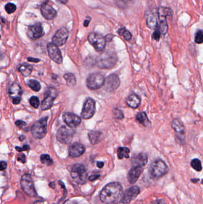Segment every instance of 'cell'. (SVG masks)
Returning <instances> with one entry per match:
<instances>
[{"instance_id": "obj_53", "label": "cell", "mask_w": 203, "mask_h": 204, "mask_svg": "<svg viewBox=\"0 0 203 204\" xmlns=\"http://www.w3.org/2000/svg\"><path fill=\"white\" fill-rule=\"evenodd\" d=\"M57 1H59V2L63 4H65L68 2V0H57Z\"/></svg>"}, {"instance_id": "obj_56", "label": "cell", "mask_w": 203, "mask_h": 204, "mask_svg": "<svg viewBox=\"0 0 203 204\" xmlns=\"http://www.w3.org/2000/svg\"><path fill=\"white\" fill-rule=\"evenodd\" d=\"M201 183H203V180H202V182H201Z\"/></svg>"}, {"instance_id": "obj_51", "label": "cell", "mask_w": 203, "mask_h": 204, "mask_svg": "<svg viewBox=\"0 0 203 204\" xmlns=\"http://www.w3.org/2000/svg\"><path fill=\"white\" fill-rule=\"evenodd\" d=\"M97 165V167H98V168H101L104 166V162H98Z\"/></svg>"}, {"instance_id": "obj_30", "label": "cell", "mask_w": 203, "mask_h": 204, "mask_svg": "<svg viewBox=\"0 0 203 204\" xmlns=\"http://www.w3.org/2000/svg\"><path fill=\"white\" fill-rule=\"evenodd\" d=\"M130 150L129 148L126 147H120L118 149V157L119 159H122L123 158H129Z\"/></svg>"}, {"instance_id": "obj_49", "label": "cell", "mask_w": 203, "mask_h": 204, "mask_svg": "<svg viewBox=\"0 0 203 204\" xmlns=\"http://www.w3.org/2000/svg\"><path fill=\"white\" fill-rule=\"evenodd\" d=\"M113 36L111 35V34H109V35H107L105 37V39L107 41H110L113 39Z\"/></svg>"}, {"instance_id": "obj_27", "label": "cell", "mask_w": 203, "mask_h": 204, "mask_svg": "<svg viewBox=\"0 0 203 204\" xmlns=\"http://www.w3.org/2000/svg\"><path fill=\"white\" fill-rule=\"evenodd\" d=\"M136 118L138 121L142 125H144V127H147L150 124V121L148 118L147 115L145 112H140L138 113Z\"/></svg>"}, {"instance_id": "obj_13", "label": "cell", "mask_w": 203, "mask_h": 204, "mask_svg": "<svg viewBox=\"0 0 203 204\" xmlns=\"http://www.w3.org/2000/svg\"><path fill=\"white\" fill-rule=\"evenodd\" d=\"M120 84V81L117 75L111 74L105 79L104 88L107 92H112L118 89Z\"/></svg>"}, {"instance_id": "obj_34", "label": "cell", "mask_w": 203, "mask_h": 204, "mask_svg": "<svg viewBox=\"0 0 203 204\" xmlns=\"http://www.w3.org/2000/svg\"><path fill=\"white\" fill-rule=\"evenodd\" d=\"M191 165L196 171H201L203 169L201 162L198 159H194L192 160Z\"/></svg>"}, {"instance_id": "obj_40", "label": "cell", "mask_w": 203, "mask_h": 204, "mask_svg": "<svg viewBox=\"0 0 203 204\" xmlns=\"http://www.w3.org/2000/svg\"><path fill=\"white\" fill-rule=\"evenodd\" d=\"M122 36L124 37V39L126 40V41L131 40V38H132V37L131 32L129 31H127L126 29H125V31H124V32L123 33Z\"/></svg>"}, {"instance_id": "obj_24", "label": "cell", "mask_w": 203, "mask_h": 204, "mask_svg": "<svg viewBox=\"0 0 203 204\" xmlns=\"http://www.w3.org/2000/svg\"><path fill=\"white\" fill-rule=\"evenodd\" d=\"M172 127L176 132L178 136H184L185 132V128L183 123L181 120L178 119H175L173 120L172 123Z\"/></svg>"}, {"instance_id": "obj_37", "label": "cell", "mask_w": 203, "mask_h": 204, "mask_svg": "<svg viewBox=\"0 0 203 204\" xmlns=\"http://www.w3.org/2000/svg\"><path fill=\"white\" fill-rule=\"evenodd\" d=\"M29 103L31 105L35 108H38L39 105V100L36 96H32L29 99Z\"/></svg>"}, {"instance_id": "obj_38", "label": "cell", "mask_w": 203, "mask_h": 204, "mask_svg": "<svg viewBox=\"0 0 203 204\" xmlns=\"http://www.w3.org/2000/svg\"><path fill=\"white\" fill-rule=\"evenodd\" d=\"M113 114H114V118L118 119H122L124 117V115H123L122 112L118 109H114L113 110Z\"/></svg>"}, {"instance_id": "obj_25", "label": "cell", "mask_w": 203, "mask_h": 204, "mask_svg": "<svg viewBox=\"0 0 203 204\" xmlns=\"http://www.w3.org/2000/svg\"><path fill=\"white\" fill-rule=\"evenodd\" d=\"M88 138L92 145H97L103 138V134L98 131H90L88 133Z\"/></svg>"}, {"instance_id": "obj_6", "label": "cell", "mask_w": 203, "mask_h": 204, "mask_svg": "<svg viewBox=\"0 0 203 204\" xmlns=\"http://www.w3.org/2000/svg\"><path fill=\"white\" fill-rule=\"evenodd\" d=\"M172 14V10L169 8L161 7L158 10V17L160 22V25L158 27L160 32L163 35H165L168 31L167 17L169 16Z\"/></svg>"}, {"instance_id": "obj_10", "label": "cell", "mask_w": 203, "mask_h": 204, "mask_svg": "<svg viewBox=\"0 0 203 204\" xmlns=\"http://www.w3.org/2000/svg\"><path fill=\"white\" fill-rule=\"evenodd\" d=\"M88 40L89 42L98 52H102L104 49L106 40L102 35L98 33H90Z\"/></svg>"}, {"instance_id": "obj_36", "label": "cell", "mask_w": 203, "mask_h": 204, "mask_svg": "<svg viewBox=\"0 0 203 204\" xmlns=\"http://www.w3.org/2000/svg\"><path fill=\"white\" fill-rule=\"evenodd\" d=\"M195 42L196 44H202L203 42V32L201 30H198L196 32L195 37Z\"/></svg>"}, {"instance_id": "obj_47", "label": "cell", "mask_w": 203, "mask_h": 204, "mask_svg": "<svg viewBox=\"0 0 203 204\" xmlns=\"http://www.w3.org/2000/svg\"><path fill=\"white\" fill-rule=\"evenodd\" d=\"M27 60L29 62H35V63H37L40 61L39 59H35V58H33V57H28Z\"/></svg>"}, {"instance_id": "obj_14", "label": "cell", "mask_w": 203, "mask_h": 204, "mask_svg": "<svg viewBox=\"0 0 203 204\" xmlns=\"http://www.w3.org/2000/svg\"><path fill=\"white\" fill-rule=\"evenodd\" d=\"M69 37V31L65 27L59 29L52 37V42L57 46L60 47L65 44Z\"/></svg>"}, {"instance_id": "obj_21", "label": "cell", "mask_w": 203, "mask_h": 204, "mask_svg": "<svg viewBox=\"0 0 203 204\" xmlns=\"http://www.w3.org/2000/svg\"><path fill=\"white\" fill-rule=\"evenodd\" d=\"M131 162L133 167H143L147 164L148 157L146 153H140L134 155L131 159Z\"/></svg>"}, {"instance_id": "obj_18", "label": "cell", "mask_w": 203, "mask_h": 204, "mask_svg": "<svg viewBox=\"0 0 203 204\" xmlns=\"http://www.w3.org/2000/svg\"><path fill=\"white\" fill-rule=\"evenodd\" d=\"M44 35V29L41 23H36L32 26L29 27L28 28L27 35L32 40H36L40 38Z\"/></svg>"}, {"instance_id": "obj_1", "label": "cell", "mask_w": 203, "mask_h": 204, "mask_svg": "<svg viewBox=\"0 0 203 204\" xmlns=\"http://www.w3.org/2000/svg\"><path fill=\"white\" fill-rule=\"evenodd\" d=\"M123 193L122 185L118 182L107 184L100 193V199L105 204L114 202L121 197Z\"/></svg>"}, {"instance_id": "obj_11", "label": "cell", "mask_w": 203, "mask_h": 204, "mask_svg": "<svg viewBox=\"0 0 203 204\" xmlns=\"http://www.w3.org/2000/svg\"><path fill=\"white\" fill-rule=\"evenodd\" d=\"M95 104V100L91 98H88L85 100L81 113L82 118L88 119L94 116L96 109Z\"/></svg>"}, {"instance_id": "obj_39", "label": "cell", "mask_w": 203, "mask_h": 204, "mask_svg": "<svg viewBox=\"0 0 203 204\" xmlns=\"http://www.w3.org/2000/svg\"><path fill=\"white\" fill-rule=\"evenodd\" d=\"M160 31L159 29V27L158 26L157 28L155 29V31L154 32V33L152 34V38L154 40H156V41H159L160 38Z\"/></svg>"}, {"instance_id": "obj_9", "label": "cell", "mask_w": 203, "mask_h": 204, "mask_svg": "<svg viewBox=\"0 0 203 204\" xmlns=\"http://www.w3.org/2000/svg\"><path fill=\"white\" fill-rule=\"evenodd\" d=\"M20 184L23 191L28 196L31 197H36V192L34 187L32 177L29 174H25L22 177Z\"/></svg>"}, {"instance_id": "obj_29", "label": "cell", "mask_w": 203, "mask_h": 204, "mask_svg": "<svg viewBox=\"0 0 203 204\" xmlns=\"http://www.w3.org/2000/svg\"><path fill=\"white\" fill-rule=\"evenodd\" d=\"M147 25L148 27L152 29H156L158 26L157 24L156 17L154 14H150L147 18Z\"/></svg>"}, {"instance_id": "obj_50", "label": "cell", "mask_w": 203, "mask_h": 204, "mask_svg": "<svg viewBox=\"0 0 203 204\" xmlns=\"http://www.w3.org/2000/svg\"><path fill=\"white\" fill-rule=\"evenodd\" d=\"M125 28H121V29H120L118 31V33L120 35H121V36H122V35H123V32H124V31H125Z\"/></svg>"}, {"instance_id": "obj_55", "label": "cell", "mask_w": 203, "mask_h": 204, "mask_svg": "<svg viewBox=\"0 0 203 204\" xmlns=\"http://www.w3.org/2000/svg\"><path fill=\"white\" fill-rule=\"evenodd\" d=\"M191 181L193 183H196V182H198L199 181V179H192Z\"/></svg>"}, {"instance_id": "obj_7", "label": "cell", "mask_w": 203, "mask_h": 204, "mask_svg": "<svg viewBox=\"0 0 203 204\" xmlns=\"http://www.w3.org/2000/svg\"><path fill=\"white\" fill-rule=\"evenodd\" d=\"M104 77L99 73H94L90 75L86 80V86L92 90L99 89L104 86L105 82Z\"/></svg>"}, {"instance_id": "obj_8", "label": "cell", "mask_w": 203, "mask_h": 204, "mask_svg": "<svg viewBox=\"0 0 203 204\" xmlns=\"http://www.w3.org/2000/svg\"><path fill=\"white\" fill-rule=\"evenodd\" d=\"M58 91L54 87L48 88L45 92V97L41 103V109L46 111L51 107L54 100L58 96Z\"/></svg>"}, {"instance_id": "obj_23", "label": "cell", "mask_w": 203, "mask_h": 204, "mask_svg": "<svg viewBox=\"0 0 203 204\" xmlns=\"http://www.w3.org/2000/svg\"><path fill=\"white\" fill-rule=\"evenodd\" d=\"M8 94L10 97L13 99L21 98L22 95V90L21 87L17 83H13L9 88Z\"/></svg>"}, {"instance_id": "obj_33", "label": "cell", "mask_w": 203, "mask_h": 204, "mask_svg": "<svg viewBox=\"0 0 203 204\" xmlns=\"http://www.w3.org/2000/svg\"><path fill=\"white\" fill-rule=\"evenodd\" d=\"M41 161L42 164L47 166H51L53 164V161L49 155L43 154L41 156Z\"/></svg>"}, {"instance_id": "obj_35", "label": "cell", "mask_w": 203, "mask_h": 204, "mask_svg": "<svg viewBox=\"0 0 203 204\" xmlns=\"http://www.w3.org/2000/svg\"><path fill=\"white\" fill-rule=\"evenodd\" d=\"M5 10L8 14H12L16 10V6L13 3H7L5 6Z\"/></svg>"}, {"instance_id": "obj_43", "label": "cell", "mask_w": 203, "mask_h": 204, "mask_svg": "<svg viewBox=\"0 0 203 204\" xmlns=\"http://www.w3.org/2000/svg\"><path fill=\"white\" fill-rule=\"evenodd\" d=\"M17 161L22 163H25L26 162V157L24 154H20L17 157Z\"/></svg>"}, {"instance_id": "obj_4", "label": "cell", "mask_w": 203, "mask_h": 204, "mask_svg": "<svg viewBox=\"0 0 203 204\" xmlns=\"http://www.w3.org/2000/svg\"><path fill=\"white\" fill-rule=\"evenodd\" d=\"M70 176L73 180L77 183L85 184L87 177V172L84 165L79 164L73 165L70 171Z\"/></svg>"}, {"instance_id": "obj_41", "label": "cell", "mask_w": 203, "mask_h": 204, "mask_svg": "<svg viewBox=\"0 0 203 204\" xmlns=\"http://www.w3.org/2000/svg\"><path fill=\"white\" fill-rule=\"evenodd\" d=\"M29 149H30V146L27 145H24L22 147H16V149L17 150V151L19 152L22 151H26L29 150Z\"/></svg>"}, {"instance_id": "obj_54", "label": "cell", "mask_w": 203, "mask_h": 204, "mask_svg": "<svg viewBox=\"0 0 203 204\" xmlns=\"http://www.w3.org/2000/svg\"><path fill=\"white\" fill-rule=\"evenodd\" d=\"M26 137L24 136H20L19 137V140L20 141H23L24 139H25Z\"/></svg>"}, {"instance_id": "obj_42", "label": "cell", "mask_w": 203, "mask_h": 204, "mask_svg": "<svg viewBox=\"0 0 203 204\" xmlns=\"http://www.w3.org/2000/svg\"><path fill=\"white\" fill-rule=\"evenodd\" d=\"M16 125H17L18 127H20V128H22L25 126H26V123L25 122L23 121H21V120H17L15 122Z\"/></svg>"}, {"instance_id": "obj_16", "label": "cell", "mask_w": 203, "mask_h": 204, "mask_svg": "<svg viewBox=\"0 0 203 204\" xmlns=\"http://www.w3.org/2000/svg\"><path fill=\"white\" fill-rule=\"evenodd\" d=\"M139 193V187L137 186H133L124 192L121 199V202L124 204H129L137 197Z\"/></svg>"}, {"instance_id": "obj_20", "label": "cell", "mask_w": 203, "mask_h": 204, "mask_svg": "<svg viewBox=\"0 0 203 204\" xmlns=\"http://www.w3.org/2000/svg\"><path fill=\"white\" fill-rule=\"evenodd\" d=\"M85 152L84 146L79 143H75L72 144L69 149V153L70 157L77 158L82 155Z\"/></svg>"}, {"instance_id": "obj_3", "label": "cell", "mask_w": 203, "mask_h": 204, "mask_svg": "<svg viewBox=\"0 0 203 204\" xmlns=\"http://www.w3.org/2000/svg\"><path fill=\"white\" fill-rule=\"evenodd\" d=\"M169 171L167 165L161 159L154 161L150 167V173L154 178H159L165 176Z\"/></svg>"}, {"instance_id": "obj_19", "label": "cell", "mask_w": 203, "mask_h": 204, "mask_svg": "<svg viewBox=\"0 0 203 204\" xmlns=\"http://www.w3.org/2000/svg\"><path fill=\"white\" fill-rule=\"evenodd\" d=\"M42 16L46 20H52L57 16L56 10L50 5L44 4L41 8Z\"/></svg>"}, {"instance_id": "obj_52", "label": "cell", "mask_w": 203, "mask_h": 204, "mask_svg": "<svg viewBox=\"0 0 203 204\" xmlns=\"http://www.w3.org/2000/svg\"><path fill=\"white\" fill-rule=\"evenodd\" d=\"M89 22H90V20H86L84 21V27H87L88 25H89Z\"/></svg>"}, {"instance_id": "obj_57", "label": "cell", "mask_w": 203, "mask_h": 204, "mask_svg": "<svg viewBox=\"0 0 203 204\" xmlns=\"http://www.w3.org/2000/svg\"><path fill=\"white\" fill-rule=\"evenodd\" d=\"M2 1H4V0H2Z\"/></svg>"}, {"instance_id": "obj_45", "label": "cell", "mask_w": 203, "mask_h": 204, "mask_svg": "<svg viewBox=\"0 0 203 204\" xmlns=\"http://www.w3.org/2000/svg\"><path fill=\"white\" fill-rule=\"evenodd\" d=\"M7 166V163L6 162H4V161H1V171L4 170L6 168Z\"/></svg>"}, {"instance_id": "obj_2", "label": "cell", "mask_w": 203, "mask_h": 204, "mask_svg": "<svg viewBox=\"0 0 203 204\" xmlns=\"http://www.w3.org/2000/svg\"><path fill=\"white\" fill-rule=\"evenodd\" d=\"M116 62V55L110 52L102 53L97 60V66L102 69H110L115 65Z\"/></svg>"}, {"instance_id": "obj_32", "label": "cell", "mask_w": 203, "mask_h": 204, "mask_svg": "<svg viewBox=\"0 0 203 204\" xmlns=\"http://www.w3.org/2000/svg\"><path fill=\"white\" fill-rule=\"evenodd\" d=\"M27 85L32 90L36 92H39L41 88V84L39 82L35 79H30L27 82Z\"/></svg>"}, {"instance_id": "obj_12", "label": "cell", "mask_w": 203, "mask_h": 204, "mask_svg": "<svg viewBox=\"0 0 203 204\" xmlns=\"http://www.w3.org/2000/svg\"><path fill=\"white\" fill-rule=\"evenodd\" d=\"M73 137V132L65 126L60 128L57 132V139L60 143L69 144L72 142Z\"/></svg>"}, {"instance_id": "obj_48", "label": "cell", "mask_w": 203, "mask_h": 204, "mask_svg": "<svg viewBox=\"0 0 203 204\" xmlns=\"http://www.w3.org/2000/svg\"><path fill=\"white\" fill-rule=\"evenodd\" d=\"M154 204H166V202L164 199H158L155 202Z\"/></svg>"}, {"instance_id": "obj_31", "label": "cell", "mask_w": 203, "mask_h": 204, "mask_svg": "<svg viewBox=\"0 0 203 204\" xmlns=\"http://www.w3.org/2000/svg\"><path fill=\"white\" fill-rule=\"evenodd\" d=\"M64 78L66 81L67 84L70 87L75 86L76 83V79L75 75L71 73H67L64 75Z\"/></svg>"}, {"instance_id": "obj_22", "label": "cell", "mask_w": 203, "mask_h": 204, "mask_svg": "<svg viewBox=\"0 0 203 204\" xmlns=\"http://www.w3.org/2000/svg\"><path fill=\"white\" fill-rule=\"evenodd\" d=\"M143 167H133L129 171L128 174V180L131 184H134L137 182L139 176L143 172Z\"/></svg>"}, {"instance_id": "obj_17", "label": "cell", "mask_w": 203, "mask_h": 204, "mask_svg": "<svg viewBox=\"0 0 203 204\" xmlns=\"http://www.w3.org/2000/svg\"><path fill=\"white\" fill-rule=\"evenodd\" d=\"M63 118L65 124L70 128H76L81 123V118L77 115L70 113H65Z\"/></svg>"}, {"instance_id": "obj_26", "label": "cell", "mask_w": 203, "mask_h": 204, "mask_svg": "<svg viewBox=\"0 0 203 204\" xmlns=\"http://www.w3.org/2000/svg\"><path fill=\"white\" fill-rule=\"evenodd\" d=\"M126 103L128 105L132 108H137L141 104V99L139 96L135 94H132L126 99Z\"/></svg>"}, {"instance_id": "obj_28", "label": "cell", "mask_w": 203, "mask_h": 204, "mask_svg": "<svg viewBox=\"0 0 203 204\" xmlns=\"http://www.w3.org/2000/svg\"><path fill=\"white\" fill-rule=\"evenodd\" d=\"M18 69L20 72L21 73L23 76L27 77L29 76L32 72L33 66L27 63L21 64L20 65L18 66Z\"/></svg>"}, {"instance_id": "obj_5", "label": "cell", "mask_w": 203, "mask_h": 204, "mask_svg": "<svg viewBox=\"0 0 203 204\" xmlns=\"http://www.w3.org/2000/svg\"><path fill=\"white\" fill-rule=\"evenodd\" d=\"M48 117H46L37 121L32 127V134L36 139H42L46 136V125Z\"/></svg>"}, {"instance_id": "obj_44", "label": "cell", "mask_w": 203, "mask_h": 204, "mask_svg": "<svg viewBox=\"0 0 203 204\" xmlns=\"http://www.w3.org/2000/svg\"><path fill=\"white\" fill-rule=\"evenodd\" d=\"M99 177H100L99 175H93V176H90L89 177V181L94 182V181L97 180Z\"/></svg>"}, {"instance_id": "obj_15", "label": "cell", "mask_w": 203, "mask_h": 204, "mask_svg": "<svg viewBox=\"0 0 203 204\" xmlns=\"http://www.w3.org/2000/svg\"><path fill=\"white\" fill-rule=\"evenodd\" d=\"M47 51L50 57L56 63L61 64L63 62V57L58 46L53 42L49 43L47 45Z\"/></svg>"}, {"instance_id": "obj_46", "label": "cell", "mask_w": 203, "mask_h": 204, "mask_svg": "<svg viewBox=\"0 0 203 204\" xmlns=\"http://www.w3.org/2000/svg\"><path fill=\"white\" fill-rule=\"evenodd\" d=\"M63 204H78L74 200H67Z\"/></svg>"}]
</instances>
